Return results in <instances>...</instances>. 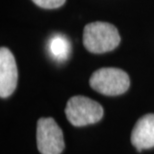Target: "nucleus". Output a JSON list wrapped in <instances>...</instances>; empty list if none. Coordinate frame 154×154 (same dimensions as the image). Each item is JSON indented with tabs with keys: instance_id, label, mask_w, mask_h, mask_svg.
I'll return each instance as SVG.
<instances>
[{
	"instance_id": "obj_5",
	"label": "nucleus",
	"mask_w": 154,
	"mask_h": 154,
	"mask_svg": "<svg viewBox=\"0 0 154 154\" xmlns=\"http://www.w3.org/2000/svg\"><path fill=\"white\" fill-rule=\"evenodd\" d=\"M18 70L12 52L6 47L0 49V96L6 98L17 86Z\"/></svg>"
},
{
	"instance_id": "obj_7",
	"label": "nucleus",
	"mask_w": 154,
	"mask_h": 154,
	"mask_svg": "<svg viewBox=\"0 0 154 154\" xmlns=\"http://www.w3.org/2000/svg\"><path fill=\"white\" fill-rule=\"evenodd\" d=\"M49 51L55 60L63 62L68 59L71 51V44L64 35L55 34L49 41Z\"/></svg>"
},
{
	"instance_id": "obj_4",
	"label": "nucleus",
	"mask_w": 154,
	"mask_h": 154,
	"mask_svg": "<svg viewBox=\"0 0 154 154\" xmlns=\"http://www.w3.org/2000/svg\"><path fill=\"white\" fill-rule=\"evenodd\" d=\"M36 137L38 150L41 154H60L63 151V133L53 118L38 120Z\"/></svg>"
},
{
	"instance_id": "obj_8",
	"label": "nucleus",
	"mask_w": 154,
	"mask_h": 154,
	"mask_svg": "<svg viewBox=\"0 0 154 154\" xmlns=\"http://www.w3.org/2000/svg\"><path fill=\"white\" fill-rule=\"evenodd\" d=\"M39 7L46 9H53L62 6L66 0H32Z\"/></svg>"
},
{
	"instance_id": "obj_1",
	"label": "nucleus",
	"mask_w": 154,
	"mask_h": 154,
	"mask_svg": "<svg viewBox=\"0 0 154 154\" xmlns=\"http://www.w3.org/2000/svg\"><path fill=\"white\" fill-rule=\"evenodd\" d=\"M120 43L117 28L107 22H91L84 27L83 44L92 53H105L115 49Z\"/></svg>"
},
{
	"instance_id": "obj_3",
	"label": "nucleus",
	"mask_w": 154,
	"mask_h": 154,
	"mask_svg": "<svg viewBox=\"0 0 154 154\" xmlns=\"http://www.w3.org/2000/svg\"><path fill=\"white\" fill-rule=\"evenodd\" d=\"M65 114L72 125L80 127L93 124L103 116V108L96 101L85 96H73L68 100Z\"/></svg>"
},
{
	"instance_id": "obj_6",
	"label": "nucleus",
	"mask_w": 154,
	"mask_h": 154,
	"mask_svg": "<svg viewBox=\"0 0 154 154\" xmlns=\"http://www.w3.org/2000/svg\"><path fill=\"white\" fill-rule=\"evenodd\" d=\"M131 143L138 151L154 147V114H146L138 120L131 132Z\"/></svg>"
},
{
	"instance_id": "obj_2",
	"label": "nucleus",
	"mask_w": 154,
	"mask_h": 154,
	"mask_svg": "<svg viewBox=\"0 0 154 154\" xmlns=\"http://www.w3.org/2000/svg\"><path fill=\"white\" fill-rule=\"evenodd\" d=\"M90 86L94 90L108 96H116L127 91L130 79L125 71L118 68H100L90 77Z\"/></svg>"
}]
</instances>
